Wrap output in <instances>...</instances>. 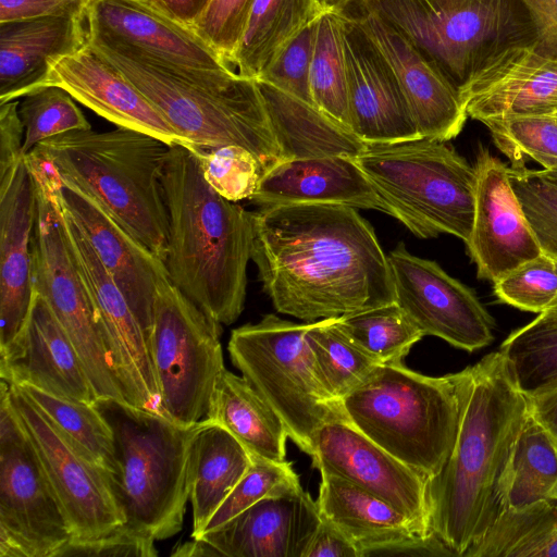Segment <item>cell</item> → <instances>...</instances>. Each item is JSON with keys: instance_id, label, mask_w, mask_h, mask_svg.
<instances>
[{"instance_id": "3957f363", "label": "cell", "mask_w": 557, "mask_h": 557, "mask_svg": "<svg viewBox=\"0 0 557 557\" xmlns=\"http://www.w3.org/2000/svg\"><path fill=\"white\" fill-rule=\"evenodd\" d=\"M169 213L164 265L170 281L209 318L232 324L243 312L253 212L206 181L188 148L171 146L162 174Z\"/></svg>"}, {"instance_id": "db71d44e", "label": "cell", "mask_w": 557, "mask_h": 557, "mask_svg": "<svg viewBox=\"0 0 557 557\" xmlns=\"http://www.w3.org/2000/svg\"><path fill=\"white\" fill-rule=\"evenodd\" d=\"M304 557H361L352 542L334 523L321 517Z\"/></svg>"}, {"instance_id": "f907efd6", "label": "cell", "mask_w": 557, "mask_h": 557, "mask_svg": "<svg viewBox=\"0 0 557 557\" xmlns=\"http://www.w3.org/2000/svg\"><path fill=\"white\" fill-rule=\"evenodd\" d=\"M157 540L125 522L90 539H72L55 557H154Z\"/></svg>"}, {"instance_id": "7dc6e473", "label": "cell", "mask_w": 557, "mask_h": 557, "mask_svg": "<svg viewBox=\"0 0 557 557\" xmlns=\"http://www.w3.org/2000/svg\"><path fill=\"white\" fill-rule=\"evenodd\" d=\"M508 174L543 252L557 258V181L527 166Z\"/></svg>"}, {"instance_id": "c3c4849f", "label": "cell", "mask_w": 557, "mask_h": 557, "mask_svg": "<svg viewBox=\"0 0 557 557\" xmlns=\"http://www.w3.org/2000/svg\"><path fill=\"white\" fill-rule=\"evenodd\" d=\"M319 17L282 46L257 81L314 106L310 90V69Z\"/></svg>"}, {"instance_id": "484cf974", "label": "cell", "mask_w": 557, "mask_h": 557, "mask_svg": "<svg viewBox=\"0 0 557 557\" xmlns=\"http://www.w3.org/2000/svg\"><path fill=\"white\" fill-rule=\"evenodd\" d=\"M50 85L65 89L76 101L116 126L188 148L145 95L89 42L52 65Z\"/></svg>"}, {"instance_id": "4fadbf2b", "label": "cell", "mask_w": 557, "mask_h": 557, "mask_svg": "<svg viewBox=\"0 0 557 557\" xmlns=\"http://www.w3.org/2000/svg\"><path fill=\"white\" fill-rule=\"evenodd\" d=\"M7 386L1 380L0 557H55L73 533Z\"/></svg>"}, {"instance_id": "d590c367", "label": "cell", "mask_w": 557, "mask_h": 557, "mask_svg": "<svg viewBox=\"0 0 557 557\" xmlns=\"http://www.w3.org/2000/svg\"><path fill=\"white\" fill-rule=\"evenodd\" d=\"M465 557H557V499L500 510Z\"/></svg>"}, {"instance_id": "6125c7cd", "label": "cell", "mask_w": 557, "mask_h": 557, "mask_svg": "<svg viewBox=\"0 0 557 557\" xmlns=\"http://www.w3.org/2000/svg\"><path fill=\"white\" fill-rule=\"evenodd\" d=\"M556 259V264H557V258ZM548 310H557V298L554 300V302L552 304V306L549 307Z\"/></svg>"}, {"instance_id": "ba28073f", "label": "cell", "mask_w": 557, "mask_h": 557, "mask_svg": "<svg viewBox=\"0 0 557 557\" xmlns=\"http://www.w3.org/2000/svg\"><path fill=\"white\" fill-rule=\"evenodd\" d=\"M114 441L109 476L125 523L162 541L177 534L189 500L187 460L197 428L124 401L97 399Z\"/></svg>"}, {"instance_id": "74e56055", "label": "cell", "mask_w": 557, "mask_h": 557, "mask_svg": "<svg viewBox=\"0 0 557 557\" xmlns=\"http://www.w3.org/2000/svg\"><path fill=\"white\" fill-rule=\"evenodd\" d=\"M310 90L314 107L351 132L344 20L341 11H324L319 17L310 69Z\"/></svg>"}, {"instance_id": "4316f807", "label": "cell", "mask_w": 557, "mask_h": 557, "mask_svg": "<svg viewBox=\"0 0 557 557\" xmlns=\"http://www.w3.org/2000/svg\"><path fill=\"white\" fill-rule=\"evenodd\" d=\"M251 200L260 208L333 203L385 213L366 174L346 156L280 160L265 170Z\"/></svg>"}, {"instance_id": "30bf717a", "label": "cell", "mask_w": 557, "mask_h": 557, "mask_svg": "<svg viewBox=\"0 0 557 557\" xmlns=\"http://www.w3.org/2000/svg\"><path fill=\"white\" fill-rule=\"evenodd\" d=\"M25 163L37 195V218L32 237L34 292L44 297L72 341L97 399L126 403L91 296L69 242L55 189L54 169L33 151L25 156Z\"/></svg>"}, {"instance_id": "8fae6325", "label": "cell", "mask_w": 557, "mask_h": 557, "mask_svg": "<svg viewBox=\"0 0 557 557\" xmlns=\"http://www.w3.org/2000/svg\"><path fill=\"white\" fill-rule=\"evenodd\" d=\"M304 324L267 314L232 331L227 349L234 367L271 406L289 438L310 456L317 431L346 418L341 401L322 384Z\"/></svg>"}, {"instance_id": "9c48e42d", "label": "cell", "mask_w": 557, "mask_h": 557, "mask_svg": "<svg viewBox=\"0 0 557 557\" xmlns=\"http://www.w3.org/2000/svg\"><path fill=\"white\" fill-rule=\"evenodd\" d=\"M385 207L412 234H450L468 242L475 170L445 141L418 138L367 145L355 159Z\"/></svg>"}, {"instance_id": "6da1fadb", "label": "cell", "mask_w": 557, "mask_h": 557, "mask_svg": "<svg viewBox=\"0 0 557 557\" xmlns=\"http://www.w3.org/2000/svg\"><path fill=\"white\" fill-rule=\"evenodd\" d=\"M251 260L276 311L305 322L395 301L388 258L370 223L349 206L260 208Z\"/></svg>"}, {"instance_id": "6f0895ef", "label": "cell", "mask_w": 557, "mask_h": 557, "mask_svg": "<svg viewBox=\"0 0 557 557\" xmlns=\"http://www.w3.org/2000/svg\"><path fill=\"white\" fill-rule=\"evenodd\" d=\"M164 13L191 27L203 13L210 0H152Z\"/></svg>"}, {"instance_id": "d4e9b609", "label": "cell", "mask_w": 557, "mask_h": 557, "mask_svg": "<svg viewBox=\"0 0 557 557\" xmlns=\"http://www.w3.org/2000/svg\"><path fill=\"white\" fill-rule=\"evenodd\" d=\"M321 522L317 504L301 485L253 504L198 537L227 557H304Z\"/></svg>"}, {"instance_id": "836d02e7", "label": "cell", "mask_w": 557, "mask_h": 557, "mask_svg": "<svg viewBox=\"0 0 557 557\" xmlns=\"http://www.w3.org/2000/svg\"><path fill=\"white\" fill-rule=\"evenodd\" d=\"M556 499L557 444L529 412L497 483L498 511Z\"/></svg>"}, {"instance_id": "681fc988", "label": "cell", "mask_w": 557, "mask_h": 557, "mask_svg": "<svg viewBox=\"0 0 557 557\" xmlns=\"http://www.w3.org/2000/svg\"><path fill=\"white\" fill-rule=\"evenodd\" d=\"M253 1L210 0L190 27L228 65H232Z\"/></svg>"}, {"instance_id": "d6a6232c", "label": "cell", "mask_w": 557, "mask_h": 557, "mask_svg": "<svg viewBox=\"0 0 557 557\" xmlns=\"http://www.w3.org/2000/svg\"><path fill=\"white\" fill-rule=\"evenodd\" d=\"M205 420L225 428L251 455L286 461L289 435L282 419L243 376L225 368Z\"/></svg>"}, {"instance_id": "ffe728a7", "label": "cell", "mask_w": 557, "mask_h": 557, "mask_svg": "<svg viewBox=\"0 0 557 557\" xmlns=\"http://www.w3.org/2000/svg\"><path fill=\"white\" fill-rule=\"evenodd\" d=\"M54 173L57 195L62 210L87 238L125 296L148 338L158 285L163 278L169 277L164 262L94 198L74 184L62 180L55 169Z\"/></svg>"}, {"instance_id": "91938a15", "label": "cell", "mask_w": 557, "mask_h": 557, "mask_svg": "<svg viewBox=\"0 0 557 557\" xmlns=\"http://www.w3.org/2000/svg\"><path fill=\"white\" fill-rule=\"evenodd\" d=\"M323 11H341L354 0H318Z\"/></svg>"}, {"instance_id": "d6986e66", "label": "cell", "mask_w": 557, "mask_h": 557, "mask_svg": "<svg viewBox=\"0 0 557 557\" xmlns=\"http://www.w3.org/2000/svg\"><path fill=\"white\" fill-rule=\"evenodd\" d=\"M341 12L351 132L367 145L421 138L386 55L354 15Z\"/></svg>"}, {"instance_id": "60d3db41", "label": "cell", "mask_w": 557, "mask_h": 557, "mask_svg": "<svg viewBox=\"0 0 557 557\" xmlns=\"http://www.w3.org/2000/svg\"><path fill=\"white\" fill-rule=\"evenodd\" d=\"M337 318L311 322L306 339L318 375L332 397L342 400L379 364L352 344L336 325Z\"/></svg>"}, {"instance_id": "9f6ffc18", "label": "cell", "mask_w": 557, "mask_h": 557, "mask_svg": "<svg viewBox=\"0 0 557 557\" xmlns=\"http://www.w3.org/2000/svg\"><path fill=\"white\" fill-rule=\"evenodd\" d=\"M528 398L530 412L557 444V387Z\"/></svg>"}, {"instance_id": "ac0fdd59", "label": "cell", "mask_w": 557, "mask_h": 557, "mask_svg": "<svg viewBox=\"0 0 557 557\" xmlns=\"http://www.w3.org/2000/svg\"><path fill=\"white\" fill-rule=\"evenodd\" d=\"M473 166L474 218L466 247L478 278L493 283L543 250L511 186L508 166L485 147Z\"/></svg>"}, {"instance_id": "52a82bcc", "label": "cell", "mask_w": 557, "mask_h": 557, "mask_svg": "<svg viewBox=\"0 0 557 557\" xmlns=\"http://www.w3.org/2000/svg\"><path fill=\"white\" fill-rule=\"evenodd\" d=\"M352 2L399 32L460 97L493 67L539 46L535 23L522 0Z\"/></svg>"}, {"instance_id": "816d5d0a", "label": "cell", "mask_w": 557, "mask_h": 557, "mask_svg": "<svg viewBox=\"0 0 557 557\" xmlns=\"http://www.w3.org/2000/svg\"><path fill=\"white\" fill-rule=\"evenodd\" d=\"M94 0H0V23L71 17L86 21Z\"/></svg>"}, {"instance_id": "ee69618b", "label": "cell", "mask_w": 557, "mask_h": 557, "mask_svg": "<svg viewBox=\"0 0 557 557\" xmlns=\"http://www.w3.org/2000/svg\"><path fill=\"white\" fill-rule=\"evenodd\" d=\"M251 458L247 472L212 515L201 534L223 525L263 498L300 486L290 462H275L255 455Z\"/></svg>"}, {"instance_id": "f5cc1de1", "label": "cell", "mask_w": 557, "mask_h": 557, "mask_svg": "<svg viewBox=\"0 0 557 557\" xmlns=\"http://www.w3.org/2000/svg\"><path fill=\"white\" fill-rule=\"evenodd\" d=\"M16 100L0 104V178L9 174L23 159L24 124Z\"/></svg>"}, {"instance_id": "e0dca14e", "label": "cell", "mask_w": 557, "mask_h": 557, "mask_svg": "<svg viewBox=\"0 0 557 557\" xmlns=\"http://www.w3.org/2000/svg\"><path fill=\"white\" fill-rule=\"evenodd\" d=\"M310 456L321 474L345 479L384 499L432 536L428 479L375 444L346 418L329 421L317 431Z\"/></svg>"}, {"instance_id": "1f68e13d", "label": "cell", "mask_w": 557, "mask_h": 557, "mask_svg": "<svg viewBox=\"0 0 557 557\" xmlns=\"http://www.w3.org/2000/svg\"><path fill=\"white\" fill-rule=\"evenodd\" d=\"M257 84L280 148V160L326 156L356 159L367 147L317 107L264 82L257 81Z\"/></svg>"}, {"instance_id": "9a60e30c", "label": "cell", "mask_w": 557, "mask_h": 557, "mask_svg": "<svg viewBox=\"0 0 557 557\" xmlns=\"http://www.w3.org/2000/svg\"><path fill=\"white\" fill-rule=\"evenodd\" d=\"M395 301L425 335L473 352L494 339L495 321L473 289L438 263L410 253L399 243L387 255Z\"/></svg>"}, {"instance_id": "5b68a950", "label": "cell", "mask_w": 557, "mask_h": 557, "mask_svg": "<svg viewBox=\"0 0 557 557\" xmlns=\"http://www.w3.org/2000/svg\"><path fill=\"white\" fill-rule=\"evenodd\" d=\"M170 149L158 137L117 126L109 132L71 131L33 150L164 261L169 213L161 178Z\"/></svg>"}, {"instance_id": "f35d334b", "label": "cell", "mask_w": 557, "mask_h": 557, "mask_svg": "<svg viewBox=\"0 0 557 557\" xmlns=\"http://www.w3.org/2000/svg\"><path fill=\"white\" fill-rule=\"evenodd\" d=\"M17 386L81 453L104 470L108 475L115 472L112 430L96 404L58 397L29 385Z\"/></svg>"}, {"instance_id": "bcb514c9", "label": "cell", "mask_w": 557, "mask_h": 557, "mask_svg": "<svg viewBox=\"0 0 557 557\" xmlns=\"http://www.w3.org/2000/svg\"><path fill=\"white\" fill-rule=\"evenodd\" d=\"M496 298L517 309L541 313L557 298L556 259L545 252L493 282Z\"/></svg>"}, {"instance_id": "7a4b0ae2", "label": "cell", "mask_w": 557, "mask_h": 557, "mask_svg": "<svg viewBox=\"0 0 557 557\" xmlns=\"http://www.w3.org/2000/svg\"><path fill=\"white\" fill-rule=\"evenodd\" d=\"M470 368L455 446L442 470L426 483L436 549L461 557L499 512L497 483L530 412L529 398L499 350Z\"/></svg>"}, {"instance_id": "f6af8a7d", "label": "cell", "mask_w": 557, "mask_h": 557, "mask_svg": "<svg viewBox=\"0 0 557 557\" xmlns=\"http://www.w3.org/2000/svg\"><path fill=\"white\" fill-rule=\"evenodd\" d=\"M206 181L225 199L236 202L256 194L264 168L248 149L226 145L195 152Z\"/></svg>"}, {"instance_id": "7c38bea8", "label": "cell", "mask_w": 557, "mask_h": 557, "mask_svg": "<svg viewBox=\"0 0 557 557\" xmlns=\"http://www.w3.org/2000/svg\"><path fill=\"white\" fill-rule=\"evenodd\" d=\"M221 324L191 302L169 277L157 289L148 344L162 413L183 426L208 416L221 372Z\"/></svg>"}, {"instance_id": "8d00e7d4", "label": "cell", "mask_w": 557, "mask_h": 557, "mask_svg": "<svg viewBox=\"0 0 557 557\" xmlns=\"http://www.w3.org/2000/svg\"><path fill=\"white\" fill-rule=\"evenodd\" d=\"M519 389L532 397L557 387V310L539 313L500 344Z\"/></svg>"}, {"instance_id": "5bb4252c", "label": "cell", "mask_w": 557, "mask_h": 557, "mask_svg": "<svg viewBox=\"0 0 557 557\" xmlns=\"http://www.w3.org/2000/svg\"><path fill=\"white\" fill-rule=\"evenodd\" d=\"M7 396L37 453L73 539L95 537L124 523L108 473L81 453L20 386L8 383Z\"/></svg>"}, {"instance_id": "83f0119b", "label": "cell", "mask_w": 557, "mask_h": 557, "mask_svg": "<svg viewBox=\"0 0 557 557\" xmlns=\"http://www.w3.org/2000/svg\"><path fill=\"white\" fill-rule=\"evenodd\" d=\"M321 517L352 542L360 556L383 550L435 548L432 536L384 499L330 474H321Z\"/></svg>"}, {"instance_id": "94428289", "label": "cell", "mask_w": 557, "mask_h": 557, "mask_svg": "<svg viewBox=\"0 0 557 557\" xmlns=\"http://www.w3.org/2000/svg\"><path fill=\"white\" fill-rule=\"evenodd\" d=\"M541 171L543 172V174H545L549 178L557 181V168L552 169V170H541Z\"/></svg>"}, {"instance_id": "4dcf8cb0", "label": "cell", "mask_w": 557, "mask_h": 557, "mask_svg": "<svg viewBox=\"0 0 557 557\" xmlns=\"http://www.w3.org/2000/svg\"><path fill=\"white\" fill-rule=\"evenodd\" d=\"M251 454L225 428L202 420L190 440L187 460L191 537H198L212 515L251 465Z\"/></svg>"}, {"instance_id": "44dd1931", "label": "cell", "mask_w": 557, "mask_h": 557, "mask_svg": "<svg viewBox=\"0 0 557 557\" xmlns=\"http://www.w3.org/2000/svg\"><path fill=\"white\" fill-rule=\"evenodd\" d=\"M1 380L51 395L95 404L97 396L69 335L44 297L34 292L27 321L0 351Z\"/></svg>"}, {"instance_id": "7402d4cb", "label": "cell", "mask_w": 557, "mask_h": 557, "mask_svg": "<svg viewBox=\"0 0 557 557\" xmlns=\"http://www.w3.org/2000/svg\"><path fill=\"white\" fill-rule=\"evenodd\" d=\"M86 21L91 44L132 48L190 67L230 66L193 28L169 16L152 0H94Z\"/></svg>"}, {"instance_id": "2e32d148", "label": "cell", "mask_w": 557, "mask_h": 557, "mask_svg": "<svg viewBox=\"0 0 557 557\" xmlns=\"http://www.w3.org/2000/svg\"><path fill=\"white\" fill-rule=\"evenodd\" d=\"M62 213L71 248L91 296L126 403L163 414L148 338L138 319L87 238L63 210Z\"/></svg>"}, {"instance_id": "b9f144b4", "label": "cell", "mask_w": 557, "mask_h": 557, "mask_svg": "<svg viewBox=\"0 0 557 557\" xmlns=\"http://www.w3.org/2000/svg\"><path fill=\"white\" fill-rule=\"evenodd\" d=\"M483 124L510 161L509 168L527 166V159L534 160L543 170L557 168V115L519 116Z\"/></svg>"}, {"instance_id": "cb8c5ba5", "label": "cell", "mask_w": 557, "mask_h": 557, "mask_svg": "<svg viewBox=\"0 0 557 557\" xmlns=\"http://www.w3.org/2000/svg\"><path fill=\"white\" fill-rule=\"evenodd\" d=\"M36 218V186L24 157L0 178V351L18 336L32 308Z\"/></svg>"}, {"instance_id": "7bdbcfd3", "label": "cell", "mask_w": 557, "mask_h": 557, "mask_svg": "<svg viewBox=\"0 0 557 557\" xmlns=\"http://www.w3.org/2000/svg\"><path fill=\"white\" fill-rule=\"evenodd\" d=\"M74 100L65 89L55 85L41 87L23 97L18 114L25 128L24 157L45 139L91 128Z\"/></svg>"}, {"instance_id": "f1b7e54d", "label": "cell", "mask_w": 557, "mask_h": 557, "mask_svg": "<svg viewBox=\"0 0 557 557\" xmlns=\"http://www.w3.org/2000/svg\"><path fill=\"white\" fill-rule=\"evenodd\" d=\"M84 22L40 17L0 23V104L48 86L52 65L88 44Z\"/></svg>"}, {"instance_id": "277c9868", "label": "cell", "mask_w": 557, "mask_h": 557, "mask_svg": "<svg viewBox=\"0 0 557 557\" xmlns=\"http://www.w3.org/2000/svg\"><path fill=\"white\" fill-rule=\"evenodd\" d=\"M89 45L145 95L194 153L238 145L260 160L264 172L280 161L256 79L231 66L190 67L132 48Z\"/></svg>"}, {"instance_id": "11a10c76", "label": "cell", "mask_w": 557, "mask_h": 557, "mask_svg": "<svg viewBox=\"0 0 557 557\" xmlns=\"http://www.w3.org/2000/svg\"><path fill=\"white\" fill-rule=\"evenodd\" d=\"M532 15L539 34L536 50L557 55V0H522Z\"/></svg>"}, {"instance_id": "603a6c76", "label": "cell", "mask_w": 557, "mask_h": 557, "mask_svg": "<svg viewBox=\"0 0 557 557\" xmlns=\"http://www.w3.org/2000/svg\"><path fill=\"white\" fill-rule=\"evenodd\" d=\"M354 15L392 64L421 138L448 141L467 121L460 95L399 32L376 13L355 2L343 9Z\"/></svg>"}, {"instance_id": "680465c9", "label": "cell", "mask_w": 557, "mask_h": 557, "mask_svg": "<svg viewBox=\"0 0 557 557\" xmlns=\"http://www.w3.org/2000/svg\"><path fill=\"white\" fill-rule=\"evenodd\" d=\"M172 557H209L221 556L220 553L211 546L208 542L201 539H194L184 543L177 544L173 547Z\"/></svg>"}, {"instance_id": "e575fe53", "label": "cell", "mask_w": 557, "mask_h": 557, "mask_svg": "<svg viewBox=\"0 0 557 557\" xmlns=\"http://www.w3.org/2000/svg\"><path fill=\"white\" fill-rule=\"evenodd\" d=\"M323 12L318 0H255L232 65L257 79L282 46Z\"/></svg>"}, {"instance_id": "ab89813d", "label": "cell", "mask_w": 557, "mask_h": 557, "mask_svg": "<svg viewBox=\"0 0 557 557\" xmlns=\"http://www.w3.org/2000/svg\"><path fill=\"white\" fill-rule=\"evenodd\" d=\"M336 325L379 364L403 362L424 336L396 301L339 317Z\"/></svg>"}, {"instance_id": "8992f818", "label": "cell", "mask_w": 557, "mask_h": 557, "mask_svg": "<svg viewBox=\"0 0 557 557\" xmlns=\"http://www.w3.org/2000/svg\"><path fill=\"white\" fill-rule=\"evenodd\" d=\"M470 376V367L429 376L403 362L381 363L341 404L356 429L430 479L455 446Z\"/></svg>"}, {"instance_id": "f546056e", "label": "cell", "mask_w": 557, "mask_h": 557, "mask_svg": "<svg viewBox=\"0 0 557 557\" xmlns=\"http://www.w3.org/2000/svg\"><path fill=\"white\" fill-rule=\"evenodd\" d=\"M461 99L467 115L481 123L557 115V55L525 49L480 77Z\"/></svg>"}]
</instances>
